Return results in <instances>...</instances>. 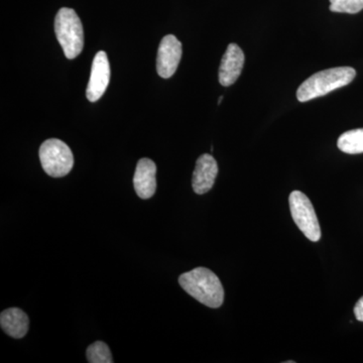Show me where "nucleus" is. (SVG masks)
<instances>
[{
    "label": "nucleus",
    "instance_id": "obj_5",
    "mask_svg": "<svg viewBox=\"0 0 363 363\" xmlns=\"http://www.w3.org/2000/svg\"><path fill=\"white\" fill-rule=\"evenodd\" d=\"M289 203L291 214L298 229L308 240L314 242L319 241L321 238V228L309 198L300 191H294L289 198Z\"/></svg>",
    "mask_w": 363,
    "mask_h": 363
},
{
    "label": "nucleus",
    "instance_id": "obj_4",
    "mask_svg": "<svg viewBox=\"0 0 363 363\" xmlns=\"http://www.w3.org/2000/svg\"><path fill=\"white\" fill-rule=\"evenodd\" d=\"M39 155L43 169L52 178L68 175L73 168V152L65 143L57 138H51L43 143Z\"/></svg>",
    "mask_w": 363,
    "mask_h": 363
},
{
    "label": "nucleus",
    "instance_id": "obj_16",
    "mask_svg": "<svg viewBox=\"0 0 363 363\" xmlns=\"http://www.w3.org/2000/svg\"><path fill=\"white\" fill-rule=\"evenodd\" d=\"M222 99H223V96H220V97H219L218 104H221Z\"/></svg>",
    "mask_w": 363,
    "mask_h": 363
},
{
    "label": "nucleus",
    "instance_id": "obj_6",
    "mask_svg": "<svg viewBox=\"0 0 363 363\" xmlns=\"http://www.w3.org/2000/svg\"><path fill=\"white\" fill-rule=\"evenodd\" d=\"M111 81V65L108 57L104 51L98 52L93 60L92 68L86 96L90 102H96L104 96Z\"/></svg>",
    "mask_w": 363,
    "mask_h": 363
},
{
    "label": "nucleus",
    "instance_id": "obj_1",
    "mask_svg": "<svg viewBox=\"0 0 363 363\" xmlns=\"http://www.w3.org/2000/svg\"><path fill=\"white\" fill-rule=\"evenodd\" d=\"M179 284L191 297L207 307L216 309L223 304L224 289L220 279L206 267H197L181 274Z\"/></svg>",
    "mask_w": 363,
    "mask_h": 363
},
{
    "label": "nucleus",
    "instance_id": "obj_15",
    "mask_svg": "<svg viewBox=\"0 0 363 363\" xmlns=\"http://www.w3.org/2000/svg\"><path fill=\"white\" fill-rule=\"evenodd\" d=\"M354 315L358 321L363 322V297L355 305Z\"/></svg>",
    "mask_w": 363,
    "mask_h": 363
},
{
    "label": "nucleus",
    "instance_id": "obj_12",
    "mask_svg": "<svg viewBox=\"0 0 363 363\" xmlns=\"http://www.w3.org/2000/svg\"><path fill=\"white\" fill-rule=\"evenodd\" d=\"M337 145L345 154H363V128L346 131L338 138Z\"/></svg>",
    "mask_w": 363,
    "mask_h": 363
},
{
    "label": "nucleus",
    "instance_id": "obj_11",
    "mask_svg": "<svg viewBox=\"0 0 363 363\" xmlns=\"http://www.w3.org/2000/svg\"><path fill=\"white\" fill-rule=\"evenodd\" d=\"M0 325L2 330L11 337H25L30 326L28 315L18 308H9L0 314Z\"/></svg>",
    "mask_w": 363,
    "mask_h": 363
},
{
    "label": "nucleus",
    "instance_id": "obj_3",
    "mask_svg": "<svg viewBox=\"0 0 363 363\" xmlns=\"http://www.w3.org/2000/svg\"><path fill=\"white\" fill-rule=\"evenodd\" d=\"M55 33L67 59H75L83 51L84 30L74 9L68 7L60 9L55 18Z\"/></svg>",
    "mask_w": 363,
    "mask_h": 363
},
{
    "label": "nucleus",
    "instance_id": "obj_13",
    "mask_svg": "<svg viewBox=\"0 0 363 363\" xmlns=\"http://www.w3.org/2000/svg\"><path fill=\"white\" fill-rule=\"evenodd\" d=\"M86 355H87L88 362L90 363L113 362L111 350L106 343L102 342V341L91 344L86 351Z\"/></svg>",
    "mask_w": 363,
    "mask_h": 363
},
{
    "label": "nucleus",
    "instance_id": "obj_7",
    "mask_svg": "<svg viewBox=\"0 0 363 363\" xmlns=\"http://www.w3.org/2000/svg\"><path fill=\"white\" fill-rule=\"evenodd\" d=\"M182 44L175 35H168L164 37L157 51V71L162 78H171L176 73L180 64Z\"/></svg>",
    "mask_w": 363,
    "mask_h": 363
},
{
    "label": "nucleus",
    "instance_id": "obj_8",
    "mask_svg": "<svg viewBox=\"0 0 363 363\" xmlns=\"http://www.w3.org/2000/svg\"><path fill=\"white\" fill-rule=\"evenodd\" d=\"M245 60V54L238 45H228L219 68V83L222 86L228 87L236 82L242 71Z\"/></svg>",
    "mask_w": 363,
    "mask_h": 363
},
{
    "label": "nucleus",
    "instance_id": "obj_2",
    "mask_svg": "<svg viewBox=\"0 0 363 363\" xmlns=\"http://www.w3.org/2000/svg\"><path fill=\"white\" fill-rule=\"evenodd\" d=\"M355 76L357 71L351 67H337L318 72L298 88V100L300 102H307L317 97L325 96L332 91L350 84Z\"/></svg>",
    "mask_w": 363,
    "mask_h": 363
},
{
    "label": "nucleus",
    "instance_id": "obj_9",
    "mask_svg": "<svg viewBox=\"0 0 363 363\" xmlns=\"http://www.w3.org/2000/svg\"><path fill=\"white\" fill-rule=\"evenodd\" d=\"M218 174V166L211 155H202L196 162L193 173L192 187L196 194L203 195L209 192L214 186Z\"/></svg>",
    "mask_w": 363,
    "mask_h": 363
},
{
    "label": "nucleus",
    "instance_id": "obj_10",
    "mask_svg": "<svg viewBox=\"0 0 363 363\" xmlns=\"http://www.w3.org/2000/svg\"><path fill=\"white\" fill-rule=\"evenodd\" d=\"M157 166L150 159H142L136 166L133 185L138 197L150 199L157 190Z\"/></svg>",
    "mask_w": 363,
    "mask_h": 363
},
{
    "label": "nucleus",
    "instance_id": "obj_14",
    "mask_svg": "<svg viewBox=\"0 0 363 363\" xmlns=\"http://www.w3.org/2000/svg\"><path fill=\"white\" fill-rule=\"evenodd\" d=\"M363 9V0H330L333 13H357Z\"/></svg>",
    "mask_w": 363,
    "mask_h": 363
}]
</instances>
